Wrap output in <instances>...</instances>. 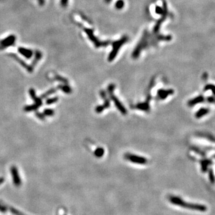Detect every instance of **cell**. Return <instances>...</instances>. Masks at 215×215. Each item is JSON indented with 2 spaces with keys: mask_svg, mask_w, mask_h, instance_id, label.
Masks as SVG:
<instances>
[{
  "mask_svg": "<svg viewBox=\"0 0 215 215\" xmlns=\"http://www.w3.org/2000/svg\"><path fill=\"white\" fill-rule=\"evenodd\" d=\"M169 201L171 203H172L173 204L185 208L191 209V210L204 212L207 210V207L204 205L185 202L184 200H183L182 199H181L180 197H179L170 196L169 197Z\"/></svg>",
  "mask_w": 215,
  "mask_h": 215,
  "instance_id": "obj_1",
  "label": "cell"
},
{
  "mask_svg": "<svg viewBox=\"0 0 215 215\" xmlns=\"http://www.w3.org/2000/svg\"><path fill=\"white\" fill-rule=\"evenodd\" d=\"M114 85L113 84H110L108 87V92L109 93V96L111 99V100L113 101V102L114 103L117 108L118 109V111L120 112L122 114L126 115L127 111V109H125V108L123 106V105L121 104L119 99L115 96V95L113 94V90L114 89Z\"/></svg>",
  "mask_w": 215,
  "mask_h": 215,
  "instance_id": "obj_2",
  "label": "cell"
},
{
  "mask_svg": "<svg viewBox=\"0 0 215 215\" xmlns=\"http://www.w3.org/2000/svg\"><path fill=\"white\" fill-rule=\"evenodd\" d=\"M125 159L129 160L130 162L137 164H140V165H144L147 164L148 160L146 158L143 157L141 156H139V155L127 153L124 155Z\"/></svg>",
  "mask_w": 215,
  "mask_h": 215,
  "instance_id": "obj_3",
  "label": "cell"
},
{
  "mask_svg": "<svg viewBox=\"0 0 215 215\" xmlns=\"http://www.w3.org/2000/svg\"><path fill=\"white\" fill-rule=\"evenodd\" d=\"M128 38L127 37H123L120 40H118L116 41L115 43H113V49L111 51V53L109 54V57H108V61H113L114 58L115 57L116 55H117L118 51L123 44H124L125 43H126L127 41Z\"/></svg>",
  "mask_w": 215,
  "mask_h": 215,
  "instance_id": "obj_4",
  "label": "cell"
},
{
  "mask_svg": "<svg viewBox=\"0 0 215 215\" xmlns=\"http://www.w3.org/2000/svg\"><path fill=\"white\" fill-rule=\"evenodd\" d=\"M16 38L14 35H10L4 40L0 41V50L5 49L6 47L11 46L14 44Z\"/></svg>",
  "mask_w": 215,
  "mask_h": 215,
  "instance_id": "obj_5",
  "label": "cell"
},
{
  "mask_svg": "<svg viewBox=\"0 0 215 215\" xmlns=\"http://www.w3.org/2000/svg\"><path fill=\"white\" fill-rule=\"evenodd\" d=\"M11 173L12 175V178H13V181L14 184L16 187H19L21 185V180L19 177V173H18L17 169L16 167L15 166H13L11 168Z\"/></svg>",
  "mask_w": 215,
  "mask_h": 215,
  "instance_id": "obj_6",
  "label": "cell"
},
{
  "mask_svg": "<svg viewBox=\"0 0 215 215\" xmlns=\"http://www.w3.org/2000/svg\"><path fill=\"white\" fill-rule=\"evenodd\" d=\"M84 31L87 34L88 37L90 38V40H92L94 44L96 45V47H100V46H105V45L106 46V44H104V43H102V42H100L96 38L94 37V35H93L92 30L85 29Z\"/></svg>",
  "mask_w": 215,
  "mask_h": 215,
  "instance_id": "obj_7",
  "label": "cell"
},
{
  "mask_svg": "<svg viewBox=\"0 0 215 215\" xmlns=\"http://www.w3.org/2000/svg\"><path fill=\"white\" fill-rule=\"evenodd\" d=\"M204 99H205L202 96H201V95L199 96L195 97V98H193V99L189 100L188 101V105L190 107L194 106L197 104L203 102L204 101Z\"/></svg>",
  "mask_w": 215,
  "mask_h": 215,
  "instance_id": "obj_8",
  "label": "cell"
},
{
  "mask_svg": "<svg viewBox=\"0 0 215 215\" xmlns=\"http://www.w3.org/2000/svg\"><path fill=\"white\" fill-rule=\"evenodd\" d=\"M18 51L23 56L27 59H30L33 55V51L31 49H27L23 47H19Z\"/></svg>",
  "mask_w": 215,
  "mask_h": 215,
  "instance_id": "obj_9",
  "label": "cell"
},
{
  "mask_svg": "<svg viewBox=\"0 0 215 215\" xmlns=\"http://www.w3.org/2000/svg\"><path fill=\"white\" fill-rule=\"evenodd\" d=\"M173 93V90H165L161 89L158 92V95L161 99H166L169 95Z\"/></svg>",
  "mask_w": 215,
  "mask_h": 215,
  "instance_id": "obj_10",
  "label": "cell"
},
{
  "mask_svg": "<svg viewBox=\"0 0 215 215\" xmlns=\"http://www.w3.org/2000/svg\"><path fill=\"white\" fill-rule=\"evenodd\" d=\"M209 112H210L209 109L206 108H200L195 113V116L197 118H200L203 116L207 115L208 113H209Z\"/></svg>",
  "mask_w": 215,
  "mask_h": 215,
  "instance_id": "obj_11",
  "label": "cell"
},
{
  "mask_svg": "<svg viewBox=\"0 0 215 215\" xmlns=\"http://www.w3.org/2000/svg\"><path fill=\"white\" fill-rule=\"evenodd\" d=\"M211 164V161L210 160H204L203 161H201V166H202V171L203 172L206 171L207 170V167L208 166L210 165Z\"/></svg>",
  "mask_w": 215,
  "mask_h": 215,
  "instance_id": "obj_12",
  "label": "cell"
},
{
  "mask_svg": "<svg viewBox=\"0 0 215 215\" xmlns=\"http://www.w3.org/2000/svg\"><path fill=\"white\" fill-rule=\"evenodd\" d=\"M105 152L104 149L102 148H98L96 149L94 151V155L96 157H97L98 158L102 157L104 155Z\"/></svg>",
  "mask_w": 215,
  "mask_h": 215,
  "instance_id": "obj_13",
  "label": "cell"
},
{
  "mask_svg": "<svg viewBox=\"0 0 215 215\" xmlns=\"http://www.w3.org/2000/svg\"><path fill=\"white\" fill-rule=\"evenodd\" d=\"M38 106L37 105H28L24 108V109L26 112H31L33 111L37 110L38 108Z\"/></svg>",
  "mask_w": 215,
  "mask_h": 215,
  "instance_id": "obj_14",
  "label": "cell"
},
{
  "mask_svg": "<svg viewBox=\"0 0 215 215\" xmlns=\"http://www.w3.org/2000/svg\"><path fill=\"white\" fill-rule=\"evenodd\" d=\"M59 88L61 89L65 93H71L72 90H71V88H70L69 86H68V85H64V86H59Z\"/></svg>",
  "mask_w": 215,
  "mask_h": 215,
  "instance_id": "obj_15",
  "label": "cell"
},
{
  "mask_svg": "<svg viewBox=\"0 0 215 215\" xmlns=\"http://www.w3.org/2000/svg\"><path fill=\"white\" fill-rule=\"evenodd\" d=\"M58 100V98H56V97H55V98H50L49 99H47L46 100V104L47 105H51L53 104H55L56 103V102Z\"/></svg>",
  "mask_w": 215,
  "mask_h": 215,
  "instance_id": "obj_16",
  "label": "cell"
},
{
  "mask_svg": "<svg viewBox=\"0 0 215 215\" xmlns=\"http://www.w3.org/2000/svg\"><path fill=\"white\" fill-rule=\"evenodd\" d=\"M124 5V2L123 0H118L115 4V7L118 9H121Z\"/></svg>",
  "mask_w": 215,
  "mask_h": 215,
  "instance_id": "obj_17",
  "label": "cell"
},
{
  "mask_svg": "<svg viewBox=\"0 0 215 215\" xmlns=\"http://www.w3.org/2000/svg\"><path fill=\"white\" fill-rule=\"evenodd\" d=\"M56 92V90L55 89H51L50 90H49L48 92H47L46 93H45L43 95H42V98H47L48 96H49L50 94H52L53 93H55Z\"/></svg>",
  "mask_w": 215,
  "mask_h": 215,
  "instance_id": "obj_18",
  "label": "cell"
},
{
  "mask_svg": "<svg viewBox=\"0 0 215 215\" xmlns=\"http://www.w3.org/2000/svg\"><path fill=\"white\" fill-rule=\"evenodd\" d=\"M54 114V111L51 109H46L44 111V115L46 116H52Z\"/></svg>",
  "mask_w": 215,
  "mask_h": 215,
  "instance_id": "obj_19",
  "label": "cell"
},
{
  "mask_svg": "<svg viewBox=\"0 0 215 215\" xmlns=\"http://www.w3.org/2000/svg\"><path fill=\"white\" fill-rule=\"evenodd\" d=\"M9 209H10V211L12 213L14 214L15 215H25V214H22L21 212H20L19 211L17 210L16 209H15V208H13V207H9Z\"/></svg>",
  "mask_w": 215,
  "mask_h": 215,
  "instance_id": "obj_20",
  "label": "cell"
},
{
  "mask_svg": "<svg viewBox=\"0 0 215 215\" xmlns=\"http://www.w3.org/2000/svg\"><path fill=\"white\" fill-rule=\"evenodd\" d=\"M208 176H209V179H210V182H211L212 183H214V174H213V170H212V169L209 170V172H208Z\"/></svg>",
  "mask_w": 215,
  "mask_h": 215,
  "instance_id": "obj_21",
  "label": "cell"
},
{
  "mask_svg": "<svg viewBox=\"0 0 215 215\" xmlns=\"http://www.w3.org/2000/svg\"><path fill=\"white\" fill-rule=\"evenodd\" d=\"M35 115L39 119H40L41 120H44L45 117H44V115L43 114V113H41L40 112H36Z\"/></svg>",
  "mask_w": 215,
  "mask_h": 215,
  "instance_id": "obj_22",
  "label": "cell"
},
{
  "mask_svg": "<svg viewBox=\"0 0 215 215\" xmlns=\"http://www.w3.org/2000/svg\"><path fill=\"white\" fill-rule=\"evenodd\" d=\"M211 90L212 92H213L214 90V86L212 85V84H208V85H207L205 88H204V90Z\"/></svg>",
  "mask_w": 215,
  "mask_h": 215,
  "instance_id": "obj_23",
  "label": "cell"
},
{
  "mask_svg": "<svg viewBox=\"0 0 215 215\" xmlns=\"http://www.w3.org/2000/svg\"><path fill=\"white\" fill-rule=\"evenodd\" d=\"M163 9L162 8H161L160 7H156V9H155V11L156 13L158 14H162L163 13Z\"/></svg>",
  "mask_w": 215,
  "mask_h": 215,
  "instance_id": "obj_24",
  "label": "cell"
},
{
  "mask_svg": "<svg viewBox=\"0 0 215 215\" xmlns=\"http://www.w3.org/2000/svg\"><path fill=\"white\" fill-rule=\"evenodd\" d=\"M68 0H61V4L62 6V7H65L68 4Z\"/></svg>",
  "mask_w": 215,
  "mask_h": 215,
  "instance_id": "obj_25",
  "label": "cell"
},
{
  "mask_svg": "<svg viewBox=\"0 0 215 215\" xmlns=\"http://www.w3.org/2000/svg\"><path fill=\"white\" fill-rule=\"evenodd\" d=\"M0 212H2V213H5L7 212V208H6V207L1 205V204H0Z\"/></svg>",
  "mask_w": 215,
  "mask_h": 215,
  "instance_id": "obj_26",
  "label": "cell"
},
{
  "mask_svg": "<svg viewBox=\"0 0 215 215\" xmlns=\"http://www.w3.org/2000/svg\"><path fill=\"white\" fill-rule=\"evenodd\" d=\"M56 78L57 80H59L61 82H63L64 83H67V80H66L65 78H63L61 77H56Z\"/></svg>",
  "mask_w": 215,
  "mask_h": 215,
  "instance_id": "obj_27",
  "label": "cell"
},
{
  "mask_svg": "<svg viewBox=\"0 0 215 215\" xmlns=\"http://www.w3.org/2000/svg\"><path fill=\"white\" fill-rule=\"evenodd\" d=\"M207 101L210 103H213L214 102V98L213 97H208L207 98Z\"/></svg>",
  "mask_w": 215,
  "mask_h": 215,
  "instance_id": "obj_28",
  "label": "cell"
},
{
  "mask_svg": "<svg viewBox=\"0 0 215 215\" xmlns=\"http://www.w3.org/2000/svg\"><path fill=\"white\" fill-rule=\"evenodd\" d=\"M4 181V179L3 177H0V185H1Z\"/></svg>",
  "mask_w": 215,
  "mask_h": 215,
  "instance_id": "obj_29",
  "label": "cell"
},
{
  "mask_svg": "<svg viewBox=\"0 0 215 215\" xmlns=\"http://www.w3.org/2000/svg\"><path fill=\"white\" fill-rule=\"evenodd\" d=\"M39 3L40 5H43V4L44 3V0H39Z\"/></svg>",
  "mask_w": 215,
  "mask_h": 215,
  "instance_id": "obj_30",
  "label": "cell"
},
{
  "mask_svg": "<svg viewBox=\"0 0 215 215\" xmlns=\"http://www.w3.org/2000/svg\"><path fill=\"white\" fill-rule=\"evenodd\" d=\"M105 1L106 3H109V2H111L112 1V0H105Z\"/></svg>",
  "mask_w": 215,
  "mask_h": 215,
  "instance_id": "obj_31",
  "label": "cell"
}]
</instances>
